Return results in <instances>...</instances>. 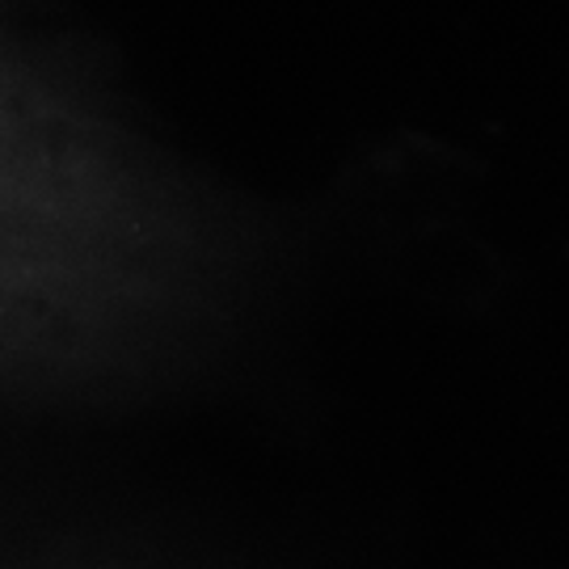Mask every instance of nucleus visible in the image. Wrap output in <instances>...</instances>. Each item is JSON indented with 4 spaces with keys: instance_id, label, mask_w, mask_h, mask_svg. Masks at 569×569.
Instances as JSON below:
<instances>
[{
    "instance_id": "f257e3e1",
    "label": "nucleus",
    "mask_w": 569,
    "mask_h": 569,
    "mask_svg": "<svg viewBox=\"0 0 569 569\" xmlns=\"http://www.w3.org/2000/svg\"><path fill=\"white\" fill-rule=\"evenodd\" d=\"M148 244L122 131L63 63L0 34V333L98 308Z\"/></svg>"
}]
</instances>
